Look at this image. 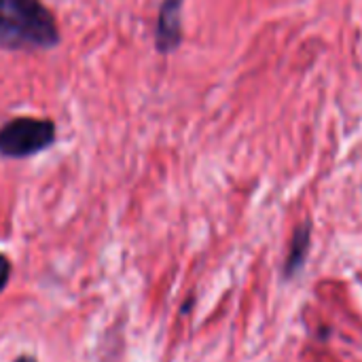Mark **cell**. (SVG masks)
Masks as SVG:
<instances>
[{"instance_id":"obj_1","label":"cell","mask_w":362,"mask_h":362,"mask_svg":"<svg viewBox=\"0 0 362 362\" xmlns=\"http://www.w3.org/2000/svg\"><path fill=\"white\" fill-rule=\"evenodd\" d=\"M59 45V25L42 0H0V49L49 51Z\"/></svg>"},{"instance_id":"obj_2","label":"cell","mask_w":362,"mask_h":362,"mask_svg":"<svg viewBox=\"0 0 362 362\" xmlns=\"http://www.w3.org/2000/svg\"><path fill=\"white\" fill-rule=\"evenodd\" d=\"M57 127L51 119L13 117L0 125V157L28 159L55 142Z\"/></svg>"},{"instance_id":"obj_3","label":"cell","mask_w":362,"mask_h":362,"mask_svg":"<svg viewBox=\"0 0 362 362\" xmlns=\"http://www.w3.org/2000/svg\"><path fill=\"white\" fill-rule=\"evenodd\" d=\"M182 6L185 0H161L155 23V49L161 55H170L182 45Z\"/></svg>"},{"instance_id":"obj_4","label":"cell","mask_w":362,"mask_h":362,"mask_svg":"<svg viewBox=\"0 0 362 362\" xmlns=\"http://www.w3.org/2000/svg\"><path fill=\"white\" fill-rule=\"evenodd\" d=\"M310 244H312V229L310 223H303L297 227L295 235H293V244L284 263V278H293L305 263V257L310 252Z\"/></svg>"},{"instance_id":"obj_5","label":"cell","mask_w":362,"mask_h":362,"mask_svg":"<svg viewBox=\"0 0 362 362\" xmlns=\"http://www.w3.org/2000/svg\"><path fill=\"white\" fill-rule=\"evenodd\" d=\"M8 276H11V263L4 255H0V291H4Z\"/></svg>"},{"instance_id":"obj_6","label":"cell","mask_w":362,"mask_h":362,"mask_svg":"<svg viewBox=\"0 0 362 362\" xmlns=\"http://www.w3.org/2000/svg\"><path fill=\"white\" fill-rule=\"evenodd\" d=\"M15 362H36V361H34L32 356H19Z\"/></svg>"}]
</instances>
